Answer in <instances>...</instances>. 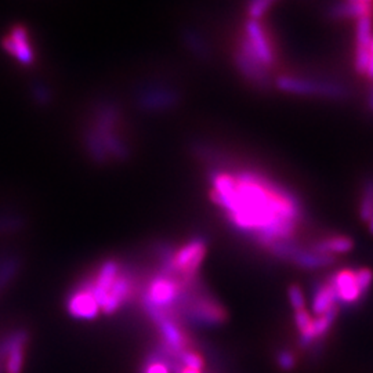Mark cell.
Here are the masks:
<instances>
[{"instance_id": "1", "label": "cell", "mask_w": 373, "mask_h": 373, "mask_svg": "<svg viewBox=\"0 0 373 373\" xmlns=\"http://www.w3.org/2000/svg\"><path fill=\"white\" fill-rule=\"evenodd\" d=\"M232 174L234 194L220 206L228 223L265 249L275 241L292 239L303 219L300 200L257 170L238 169Z\"/></svg>"}, {"instance_id": "2", "label": "cell", "mask_w": 373, "mask_h": 373, "mask_svg": "<svg viewBox=\"0 0 373 373\" xmlns=\"http://www.w3.org/2000/svg\"><path fill=\"white\" fill-rule=\"evenodd\" d=\"M275 84L279 90L292 93V95L303 96H321L328 99H344L348 95L347 87L332 83V82H318L309 80L295 76H281L275 80Z\"/></svg>"}, {"instance_id": "3", "label": "cell", "mask_w": 373, "mask_h": 373, "mask_svg": "<svg viewBox=\"0 0 373 373\" xmlns=\"http://www.w3.org/2000/svg\"><path fill=\"white\" fill-rule=\"evenodd\" d=\"M235 67L239 73L254 87L267 90L271 87V75L269 69L257 58V56L250 49L249 43L241 38L238 39L235 51H234Z\"/></svg>"}, {"instance_id": "4", "label": "cell", "mask_w": 373, "mask_h": 373, "mask_svg": "<svg viewBox=\"0 0 373 373\" xmlns=\"http://www.w3.org/2000/svg\"><path fill=\"white\" fill-rule=\"evenodd\" d=\"M180 91L162 83H148L137 93V107L144 112H165L180 104Z\"/></svg>"}, {"instance_id": "5", "label": "cell", "mask_w": 373, "mask_h": 373, "mask_svg": "<svg viewBox=\"0 0 373 373\" xmlns=\"http://www.w3.org/2000/svg\"><path fill=\"white\" fill-rule=\"evenodd\" d=\"M241 35L249 43L257 58L269 69L275 62V54L267 31L261 25L260 20L248 19L243 23V31Z\"/></svg>"}, {"instance_id": "6", "label": "cell", "mask_w": 373, "mask_h": 373, "mask_svg": "<svg viewBox=\"0 0 373 373\" xmlns=\"http://www.w3.org/2000/svg\"><path fill=\"white\" fill-rule=\"evenodd\" d=\"M65 306L68 314L80 321L96 320L100 313V307L95 296L91 295L88 288L82 281L69 292Z\"/></svg>"}, {"instance_id": "7", "label": "cell", "mask_w": 373, "mask_h": 373, "mask_svg": "<svg viewBox=\"0 0 373 373\" xmlns=\"http://www.w3.org/2000/svg\"><path fill=\"white\" fill-rule=\"evenodd\" d=\"M3 49L13 56L23 65H34L35 64V50L32 47L28 31L24 25H14L9 35L2 39Z\"/></svg>"}, {"instance_id": "8", "label": "cell", "mask_w": 373, "mask_h": 373, "mask_svg": "<svg viewBox=\"0 0 373 373\" xmlns=\"http://www.w3.org/2000/svg\"><path fill=\"white\" fill-rule=\"evenodd\" d=\"M329 281L333 284L336 293H337V302L343 304H351L355 303L359 298V289L357 285L355 272L352 271H340L336 275H333Z\"/></svg>"}, {"instance_id": "9", "label": "cell", "mask_w": 373, "mask_h": 373, "mask_svg": "<svg viewBox=\"0 0 373 373\" xmlns=\"http://www.w3.org/2000/svg\"><path fill=\"white\" fill-rule=\"evenodd\" d=\"M332 19H361L373 17V2L369 0H350L335 3L328 9Z\"/></svg>"}, {"instance_id": "10", "label": "cell", "mask_w": 373, "mask_h": 373, "mask_svg": "<svg viewBox=\"0 0 373 373\" xmlns=\"http://www.w3.org/2000/svg\"><path fill=\"white\" fill-rule=\"evenodd\" d=\"M337 293L330 281L314 282L313 285V311L317 317L325 314L337 304Z\"/></svg>"}, {"instance_id": "11", "label": "cell", "mask_w": 373, "mask_h": 373, "mask_svg": "<svg viewBox=\"0 0 373 373\" xmlns=\"http://www.w3.org/2000/svg\"><path fill=\"white\" fill-rule=\"evenodd\" d=\"M82 139H83L84 151H86V154L90 156V159L93 162L97 163V165H107V163L111 162L101 139L90 126H87L83 130Z\"/></svg>"}, {"instance_id": "12", "label": "cell", "mask_w": 373, "mask_h": 373, "mask_svg": "<svg viewBox=\"0 0 373 373\" xmlns=\"http://www.w3.org/2000/svg\"><path fill=\"white\" fill-rule=\"evenodd\" d=\"M335 256L333 254H320L310 250H306L300 248V250L295 254L292 258V263L299 265L300 268L304 269H317V268H324L328 265H332L335 263Z\"/></svg>"}, {"instance_id": "13", "label": "cell", "mask_w": 373, "mask_h": 373, "mask_svg": "<svg viewBox=\"0 0 373 373\" xmlns=\"http://www.w3.org/2000/svg\"><path fill=\"white\" fill-rule=\"evenodd\" d=\"M354 241L347 237H335L322 239L313 245L311 250L320 254H337V253H347L352 250Z\"/></svg>"}, {"instance_id": "14", "label": "cell", "mask_w": 373, "mask_h": 373, "mask_svg": "<svg viewBox=\"0 0 373 373\" xmlns=\"http://www.w3.org/2000/svg\"><path fill=\"white\" fill-rule=\"evenodd\" d=\"M182 40L184 45L191 50L193 54H195L200 58H209L212 54V50L208 45V42L202 38L201 34H198L194 29H186L182 32Z\"/></svg>"}, {"instance_id": "15", "label": "cell", "mask_w": 373, "mask_h": 373, "mask_svg": "<svg viewBox=\"0 0 373 373\" xmlns=\"http://www.w3.org/2000/svg\"><path fill=\"white\" fill-rule=\"evenodd\" d=\"M141 373H171V363L167 357H165L158 348L147 355Z\"/></svg>"}, {"instance_id": "16", "label": "cell", "mask_w": 373, "mask_h": 373, "mask_svg": "<svg viewBox=\"0 0 373 373\" xmlns=\"http://www.w3.org/2000/svg\"><path fill=\"white\" fill-rule=\"evenodd\" d=\"M24 339H28V332L25 329H16L0 339V373H6V358L10 350Z\"/></svg>"}, {"instance_id": "17", "label": "cell", "mask_w": 373, "mask_h": 373, "mask_svg": "<svg viewBox=\"0 0 373 373\" xmlns=\"http://www.w3.org/2000/svg\"><path fill=\"white\" fill-rule=\"evenodd\" d=\"M28 344V339L19 341L9 352L6 358V373H23L25 363V347Z\"/></svg>"}, {"instance_id": "18", "label": "cell", "mask_w": 373, "mask_h": 373, "mask_svg": "<svg viewBox=\"0 0 373 373\" xmlns=\"http://www.w3.org/2000/svg\"><path fill=\"white\" fill-rule=\"evenodd\" d=\"M267 250H269L275 257L292 261L295 254L300 250V246L293 239H282V241H275L272 242Z\"/></svg>"}, {"instance_id": "19", "label": "cell", "mask_w": 373, "mask_h": 373, "mask_svg": "<svg viewBox=\"0 0 373 373\" xmlns=\"http://www.w3.org/2000/svg\"><path fill=\"white\" fill-rule=\"evenodd\" d=\"M337 307L330 309L329 311H326L325 314L317 317V320L313 321V328H314V336H315V343L322 341V337L329 332V329L332 328L336 317H337ZM314 343V344H315Z\"/></svg>"}, {"instance_id": "20", "label": "cell", "mask_w": 373, "mask_h": 373, "mask_svg": "<svg viewBox=\"0 0 373 373\" xmlns=\"http://www.w3.org/2000/svg\"><path fill=\"white\" fill-rule=\"evenodd\" d=\"M373 212V177H369L363 184V191L359 205V217L363 223H368Z\"/></svg>"}, {"instance_id": "21", "label": "cell", "mask_w": 373, "mask_h": 373, "mask_svg": "<svg viewBox=\"0 0 373 373\" xmlns=\"http://www.w3.org/2000/svg\"><path fill=\"white\" fill-rule=\"evenodd\" d=\"M373 17H361L357 21V46L369 49L372 42Z\"/></svg>"}, {"instance_id": "22", "label": "cell", "mask_w": 373, "mask_h": 373, "mask_svg": "<svg viewBox=\"0 0 373 373\" xmlns=\"http://www.w3.org/2000/svg\"><path fill=\"white\" fill-rule=\"evenodd\" d=\"M272 0H256V2H250L246 6V13L250 20H260L272 8Z\"/></svg>"}, {"instance_id": "23", "label": "cell", "mask_w": 373, "mask_h": 373, "mask_svg": "<svg viewBox=\"0 0 373 373\" xmlns=\"http://www.w3.org/2000/svg\"><path fill=\"white\" fill-rule=\"evenodd\" d=\"M355 279H357V285H358V289H359V293L361 296L365 295L373 281V272L368 268H362L359 271L355 272Z\"/></svg>"}, {"instance_id": "24", "label": "cell", "mask_w": 373, "mask_h": 373, "mask_svg": "<svg viewBox=\"0 0 373 373\" xmlns=\"http://www.w3.org/2000/svg\"><path fill=\"white\" fill-rule=\"evenodd\" d=\"M276 363L282 370L289 372L295 368L296 358H295L293 352H291L289 350H281L276 354Z\"/></svg>"}, {"instance_id": "25", "label": "cell", "mask_w": 373, "mask_h": 373, "mask_svg": "<svg viewBox=\"0 0 373 373\" xmlns=\"http://www.w3.org/2000/svg\"><path fill=\"white\" fill-rule=\"evenodd\" d=\"M32 93H34V99L40 106H47L51 101V93L47 88V86L43 83H36L32 88Z\"/></svg>"}, {"instance_id": "26", "label": "cell", "mask_w": 373, "mask_h": 373, "mask_svg": "<svg viewBox=\"0 0 373 373\" xmlns=\"http://www.w3.org/2000/svg\"><path fill=\"white\" fill-rule=\"evenodd\" d=\"M24 226V220L19 216H2L0 217V232L16 231Z\"/></svg>"}, {"instance_id": "27", "label": "cell", "mask_w": 373, "mask_h": 373, "mask_svg": "<svg viewBox=\"0 0 373 373\" xmlns=\"http://www.w3.org/2000/svg\"><path fill=\"white\" fill-rule=\"evenodd\" d=\"M288 293H289V302H291V304H292V307H293L295 311L306 309V302H304L303 292H302V289L298 285H292L289 288Z\"/></svg>"}, {"instance_id": "28", "label": "cell", "mask_w": 373, "mask_h": 373, "mask_svg": "<svg viewBox=\"0 0 373 373\" xmlns=\"http://www.w3.org/2000/svg\"><path fill=\"white\" fill-rule=\"evenodd\" d=\"M295 324H296L299 333H303L313 324V318L306 309L298 310V311H295Z\"/></svg>"}, {"instance_id": "29", "label": "cell", "mask_w": 373, "mask_h": 373, "mask_svg": "<svg viewBox=\"0 0 373 373\" xmlns=\"http://www.w3.org/2000/svg\"><path fill=\"white\" fill-rule=\"evenodd\" d=\"M369 65V49L363 47H357V54H355V68L361 73H366Z\"/></svg>"}, {"instance_id": "30", "label": "cell", "mask_w": 373, "mask_h": 373, "mask_svg": "<svg viewBox=\"0 0 373 373\" xmlns=\"http://www.w3.org/2000/svg\"><path fill=\"white\" fill-rule=\"evenodd\" d=\"M366 75L373 80V39H372L370 46H369V65H368V69H366Z\"/></svg>"}, {"instance_id": "31", "label": "cell", "mask_w": 373, "mask_h": 373, "mask_svg": "<svg viewBox=\"0 0 373 373\" xmlns=\"http://www.w3.org/2000/svg\"><path fill=\"white\" fill-rule=\"evenodd\" d=\"M368 108H369L370 112H373V88H372L370 95H369V97H368Z\"/></svg>"}, {"instance_id": "32", "label": "cell", "mask_w": 373, "mask_h": 373, "mask_svg": "<svg viewBox=\"0 0 373 373\" xmlns=\"http://www.w3.org/2000/svg\"><path fill=\"white\" fill-rule=\"evenodd\" d=\"M368 228H369V232L373 235V212H372L370 219H369V221H368Z\"/></svg>"}]
</instances>
